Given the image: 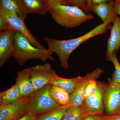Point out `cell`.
<instances>
[{
	"instance_id": "5bb4252c",
	"label": "cell",
	"mask_w": 120,
	"mask_h": 120,
	"mask_svg": "<svg viewBox=\"0 0 120 120\" xmlns=\"http://www.w3.org/2000/svg\"><path fill=\"white\" fill-rule=\"evenodd\" d=\"M83 77L79 76L72 79H66L60 77L56 74L50 80V84L64 89L70 94L75 90Z\"/></svg>"
},
{
	"instance_id": "ffe728a7",
	"label": "cell",
	"mask_w": 120,
	"mask_h": 120,
	"mask_svg": "<svg viewBox=\"0 0 120 120\" xmlns=\"http://www.w3.org/2000/svg\"><path fill=\"white\" fill-rule=\"evenodd\" d=\"M110 9V2H103L98 4H92L90 8V11L97 14L104 22L108 19Z\"/></svg>"
},
{
	"instance_id": "d6986e66",
	"label": "cell",
	"mask_w": 120,
	"mask_h": 120,
	"mask_svg": "<svg viewBox=\"0 0 120 120\" xmlns=\"http://www.w3.org/2000/svg\"><path fill=\"white\" fill-rule=\"evenodd\" d=\"M88 114L83 103L76 106H69L65 112L62 120H82Z\"/></svg>"
},
{
	"instance_id": "30bf717a",
	"label": "cell",
	"mask_w": 120,
	"mask_h": 120,
	"mask_svg": "<svg viewBox=\"0 0 120 120\" xmlns=\"http://www.w3.org/2000/svg\"><path fill=\"white\" fill-rule=\"evenodd\" d=\"M10 28L0 33V67H2L11 57L14 50V36L16 31Z\"/></svg>"
},
{
	"instance_id": "484cf974",
	"label": "cell",
	"mask_w": 120,
	"mask_h": 120,
	"mask_svg": "<svg viewBox=\"0 0 120 120\" xmlns=\"http://www.w3.org/2000/svg\"><path fill=\"white\" fill-rule=\"evenodd\" d=\"M17 120H36V116L30 110Z\"/></svg>"
},
{
	"instance_id": "3957f363",
	"label": "cell",
	"mask_w": 120,
	"mask_h": 120,
	"mask_svg": "<svg viewBox=\"0 0 120 120\" xmlns=\"http://www.w3.org/2000/svg\"><path fill=\"white\" fill-rule=\"evenodd\" d=\"M14 50L13 57L20 66L23 65L29 60L38 59L43 61H53L52 53L47 49L35 47L28 39L19 31H16L13 40Z\"/></svg>"
},
{
	"instance_id": "e0dca14e",
	"label": "cell",
	"mask_w": 120,
	"mask_h": 120,
	"mask_svg": "<svg viewBox=\"0 0 120 120\" xmlns=\"http://www.w3.org/2000/svg\"><path fill=\"white\" fill-rule=\"evenodd\" d=\"M23 98L19 86L15 83L8 90L0 93V106L11 104Z\"/></svg>"
},
{
	"instance_id": "2e32d148",
	"label": "cell",
	"mask_w": 120,
	"mask_h": 120,
	"mask_svg": "<svg viewBox=\"0 0 120 120\" xmlns=\"http://www.w3.org/2000/svg\"><path fill=\"white\" fill-rule=\"evenodd\" d=\"M0 8L14 12L24 19L28 15L22 0H0Z\"/></svg>"
},
{
	"instance_id": "d6a6232c",
	"label": "cell",
	"mask_w": 120,
	"mask_h": 120,
	"mask_svg": "<svg viewBox=\"0 0 120 120\" xmlns=\"http://www.w3.org/2000/svg\"><path fill=\"white\" fill-rule=\"evenodd\" d=\"M104 118H105V119H104V120H106V119L105 118V117H104Z\"/></svg>"
},
{
	"instance_id": "277c9868",
	"label": "cell",
	"mask_w": 120,
	"mask_h": 120,
	"mask_svg": "<svg viewBox=\"0 0 120 120\" xmlns=\"http://www.w3.org/2000/svg\"><path fill=\"white\" fill-rule=\"evenodd\" d=\"M51 85V84H49L34 91L32 94L27 97L30 110L36 116L62 106L56 102L50 95V89Z\"/></svg>"
},
{
	"instance_id": "7402d4cb",
	"label": "cell",
	"mask_w": 120,
	"mask_h": 120,
	"mask_svg": "<svg viewBox=\"0 0 120 120\" xmlns=\"http://www.w3.org/2000/svg\"><path fill=\"white\" fill-rule=\"evenodd\" d=\"M116 53V52H114L106 57V60L112 62L115 68L112 79L120 84V64L117 57Z\"/></svg>"
},
{
	"instance_id": "f1b7e54d",
	"label": "cell",
	"mask_w": 120,
	"mask_h": 120,
	"mask_svg": "<svg viewBox=\"0 0 120 120\" xmlns=\"http://www.w3.org/2000/svg\"><path fill=\"white\" fill-rule=\"evenodd\" d=\"M104 117L108 120H120V112L112 116L104 115Z\"/></svg>"
},
{
	"instance_id": "cb8c5ba5",
	"label": "cell",
	"mask_w": 120,
	"mask_h": 120,
	"mask_svg": "<svg viewBox=\"0 0 120 120\" xmlns=\"http://www.w3.org/2000/svg\"><path fill=\"white\" fill-rule=\"evenodd\" d=\"M98 89V82L96 79H92L87 84L83 92L84 99L91 96L97 92Z\"/></svg>"
},
{
	"instance_id": "d4e9b609",
	"label": "cell",
	"mask_w": 120,
	"mask_h": 120,
	"mask_svg": "<svg viewBox=\"0 0 120 120\" xmlns=\"http://www.w3.org/2000/svg\"><path fill=\"white\" fill-rule=\"evenodd\" d=\"M13 28L11 27V26L4 17L0 15V30H2Z\"/></svg>"
},
{
	"instance_id": "ac0fdd59",
	"label": "cell",
	"mask_w": 120,
	"mask_h": 120,
	"mask_svg": "<svg viewBox=\"0 0 120 120\" xmlns=\"http://www.w3.org/2000/svg\"><path fill=\"white\" fill-rule=\"evenodd\" d=\"M50 93L52 98L59 105L69 106L71 101L70 94L64 89L52 84Z\"/></svg>"
},
{
	"instance_id": "4dcf8cb0",
	"label": "cell",
	"mask_w": 120,
	"mask_h": 120,
	"mask_svg": "<svg viewBox=\"0 0 120 120\" xmlns=\"http://www.w3.org/2000/svg\"><path fill=\"white\" fill-rule=\"evenodd\" d=\"M112 0H91L92 4H98L103 2H109Z\"/></svg>"
},
{
	"instance_id": "4316f807",
	"label": "cell",
	"mask_w": 120,
	"mask_h": 120,
	"mask_svg": "<svg viewBox=\"0 0 120 120\" xmlns=\"http://www.w3.org/2000/svg\"><path fill=\"white\" fill-rule=\"evenodd\" d=\"M104 116L88 114L82 120H104Z\"/></svg>"
},
{
	"instance_id": "603a6c76",
	"label": "cell",
	"mask_w": 120,
	"mask_h": 120,
	"mask_svg": "<svg viewBox=\"0 0 120 120\" xmlns=\"http://www.w3.org/2000/svg\"><path fill=\"white\" fill-rule=\"evenodd\" d=\"M69 5L78 7L86 13H89L92 4L91 0H65Z\"/></svg>"
},
{
	"instance_id": "7c38bea8",
	"label": "cell",
	"mask_w": 120,
	"mask_h": 120,
	"mask_svg": "<svg viewBox=\"0 0 120 120\" xmlns=\"http://www.w3.org/2000/svg\"><path fill=\"white\" fill-rule=\"evenodd\" d=\"M117 15L113 21L110 30V35L107 41L106 57L114 52H116L120 47V17Z\"/></svg>"
},
{
	"instance_id": "4fadbf2b",
	"label": "cell",
	"mask_w": 120,
	"mask_h": 120,
	"mask_svg": "<svg viewBox=\"0 0 120 120\" xmlns=\"http://www.w3.org/2000/svg\"><path fill=\"white\" fill-rule=\"evenodd\" d=\"M15 83L19 86L23 97H28L34 91L28 68L17 72Z\"/></svg>"
},
{
	"instance_id": "52a82bcc",
	"label": "cell",
	"mask_w": 120,
	"mask_h": 120,
	"mask_svg": "<svg viewBox=\"0 0 120 120\" xmlns=\"http://www.w3.org/2000/svg\"><path fill=\"white\" fill-rule=\"evenodd\" d=\"M34 91L50 84V80L56 74L49 63L28 68Z\"/></svg>"
},
{
	"instance_id": "ba28073f",
	"label": "cell",
	"mask_w": 120,
	"mask_h": 120,
	"mask_svg": "<svg viewBox=\"0 0 120 120\" xmlns=\"http://www.w3.org/2000/svg\"><path fill=\"white\" fill-rule=\"evenodd\" d=\"M30 110L28 97L14 103L0 106V120H17Z\"/></svg>"
},
{
	"instance_id": "83f0119b",
	"label": "cell",
	"mask_w": 120,
	"mask_h": 120,
	"mask_svg": "<svg viewBox=\"0 0 120 120\" xmlns=\"http://www.w3.org/2000/svg\"><path fill=\"white\" fill-rule=\"evenodd\" d=\"M47 1L50 8L52 5L57 4H60L65 5H69L68 2L65 0H47Z\"/></svg>"
},
{
	"instance_id": "9a60e30c",
	"label": "cell",
	"mask_w": 120,
	"mask_h": 120,
	"mask_svg": "<svg viewBox=\"0 0 120 120\" xmlns=\"http://www.w3.org/2000/svg\"><path fill=\"white\" fill-rule=\"evenodd\" d=\"M28 15L32 13L45 15L49 11L47 0H22Z\"/></svg>"
},
{
	"instance_id": "836d02e7",
	"label": "cell",
	"mask_w": 120,
	"mask_h": 120,
	"mask_svg": "<svg viewBox=\"0 0 120 120\" xmlns=\"http://www.w3.org/2000/svg\"></svg>"
},
{
	"instance_id": "e575fe53",
	"label": "cell",
	"mask_w": 120,
	"mask_h": 120,
	"mask_svg": "<svg viewBox=\"0 0 120 120\" xmlns=\"http://www.w3.org/2000/svg\"></svg>"
},
{
	"instance_id": "6da1fadb",
	"label": "cell",
	"mask_w": 120,
	"mask_h": 120,
	"mask_svg": "<svg viewBox=\"0 0 120 120\" xmlns=\"http://www.w3.org/2000/svg\"><path fill=\"white\" fill-rule=\"evenodd\" d=\"M113 5L110 6V11L105 22L96 26L94 29L81 37L66 40H60L47 37L42 38L48 45L47 49L56 53L59 58L61 67L65 69L69 67L68 60L71 54L82 43L93 37L105 34L112 26L114 19L117 15Z\"/></svg>"
},
{
	"instance_id": "8fae6325",
	"label": "cell",
	"mask_w": 120,
	"mask_h": 120,
	"mask_svg": "<svg viewBox=\"0 0 120 120\" xmlns=\"http://www.w3.org/2000/svg\"><path fill=\"white\" fill-rule=\"evenodd\" d=\"M103 69L98 68L94 71L87 73L83 77L81 82L71 94H70L69 106H76L83 104V92L89 82L92 79H96L104 73Z\"/></svg>"
},
{
	"instance_id": "44dd1931",
	"label": "cell",
	"mask_w": 120,
	"mask_h": 120,
	"mask_svg": "<svg viewBox=\"0 0 120 120\" xmlns=\"http://www.w3.org/2000/svg\"><path fill=\"white\" fill-rule=\"evenodd\" d=\"M69 106H62L39 116H36V120H62V117Z\"/></svg>"
},
{
	"instance_id": "f546056e",
	"label": "cell",
	"mask_w": 120,
	"mask_h": 120,
	"mask_svg": "<svg viewBox=\"0 0 120 120\" xmlns=\"http://www.w3.org/2000/svg\"><path fill=\"white\" fill-rule=\"evenodd\" d=\"M113 5L116 13L120 16V4L116 1H114Z\"/></svg>"
},
{
	"instance_id": "8992f818",
	"label": "cell",
	"mask_w": 120,
	"mask_h": 120,
	"mask_svg": "<svg viewBox=\"0 0 120 120\" xmlns=\"http://www.w3.org/2000/svg\"><path fill=\"white\" fill-rule=\"evenodd\" d=\"M0 15L5 18L12 28L23 34L33 45L41 49H46L27 28L24 19L19 17L14 12L2 8H0Z\"/></svg>"
},
{
	"instance_id": "9c48e42d",
	"label": "cell",
	"mask_w": 120,
	"mask_h": 120,
	"mask_svg": "<svg viewBox=\"0 0 120 120\" xmlns=\"http://www.w3.org/2000/svg\"><path fill=\"white\" fill-rule=\"evenodd\" d=\"M106 87V85L103 83L98 82L96 93L84 99L83 104L88 114L105 115L103 98Z\"/></svg>"
},
{
	"instance_id": "7a4b0ae2",
	"label": "cell",
	"mask_w": 120,
	"mask_h": 120,
	"mask_svg": "<svg viewBox=\"0 0 120 120\" xmlns=\"http://www.w3.org/2000/svg\"><path fill=\"white\" fill-rule=\"evenodd\" d=\"M49 12L57 23L67 28H75L94 19L92 15L73 5L56 4L50 7Z\"/></svg>"
},
{
	"instance_id": "5b68a950",
	"label": "cell",
	"mask_w": 120,
	"mask_h": 120,
	"mask_svg": "<svg viewBox=\"0 0 120 120\" xmlns=\"http://www.w3.org/2000/svg\"><path fill=\"white\" fill-rule=\"evenodd\" d=\"M106 116H112L120 112V84L109 79L103 98Z\"/></svg>"
},
{
	"instance_id": "1f68e13d",
	"label": "cell",
	"mask_w": 120,
	"mask_h": 120,
	"mask_svg": "<svg viewBox=\"0 0 120 120\" xmlns=\"http://www.w3.org/2000/svg\"><path fill=\"white\" fill-rule=\"evenodd\" d=\"M115 1L120 4V0H115Z\"/></svg>"
}]
</instances>
